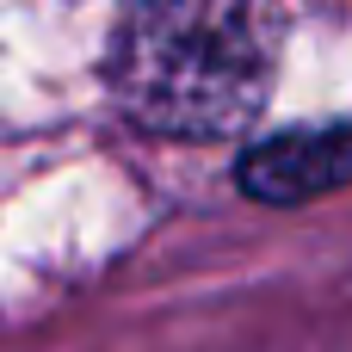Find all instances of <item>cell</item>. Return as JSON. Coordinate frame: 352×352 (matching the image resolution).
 <instances>
[{
	"label": "cell",
	"instance_id": "1",
	"mask_svg": "<svg viewBox=\"0 0 352 352\" xmlns=\"http://www.w3.org/2000/svg\"><path fill=\"white\" fill-rule=\"evenodd\" d=\"M272 80V25L254 6H136L111 37V93L155 136H235Z\"/></svg>",
	"mask_w": 352,
	"mask_h": 352
},
{
	"label": "cell",
	"instance_id": "2",
	"mask_svg": "<svg viewBox=\"0 0 352 352\" xmlns=\"http://www.w3.org/2000/svg\"><path fill=\"white\" fill-rule=\"evenodd\" d=\"M241 186L266 204H303L316 192L352 186V124L285 130L241 161Z\"/></svg>",
	"mask_w": 352,
	"mask_h": 352
}]
</instances>
